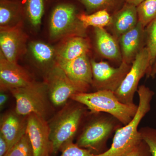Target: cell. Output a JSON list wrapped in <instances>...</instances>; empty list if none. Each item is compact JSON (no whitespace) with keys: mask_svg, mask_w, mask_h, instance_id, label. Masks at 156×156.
Instances as JSON below:
<instances>
[{"mask_svg":"<svg viewBox=\"0 0 156 156\" xmlns=\"http://www.w3.org/2000/svg\"><path fill=\"white\" fill-rule=\"evenodd\" d=\"M137 92L139 103L135 116L128 124L116 131L110 148L95 156H126L142 141L138 127L144 117L150 111L154 93L144 85L139 86Z\"/></svg>","mask_w":156,"mask_h":156,"instance_id":"cell-1","label":"cell"},{"mask_svg":"<svg viewBox=\"0 0 156 156\" xmlns=\"http://www.w3.org/2000/svg\"><path fill=\"white\" fill-rule=\"evenodd\" d=\"M71 99L87 107L92 113L111 115L124 126L132 119L138 108V105L134 104L127 105L121 102L114 92L108 90L81 92L73 95Z\"/></svg>","mask_w":156,"mask_h":156,"instance_id":"cell-2","label":"cell"},{"mask_svg":"<svg viewBox=\"0 0 156 156\" xmlns=\"http://www.w3.org/2000/svg\"><path fill=\"white\" fill-rule=\"evenodd\" d=\"M83 106L78 102L68 105L48 123L52 154L57 153L66 144L73 141L85 115Z\"/></svg>","mask_w":156,"mask_h":156,"instance_id":"cell-3","label":"cell"},{"mask_svg":"<svg viewBox=\"0 0 156 156\" xmlns=\"http://www.w3.org/2000/svg\"><path fill=\"white\" fill-rule=\"evenodd\" d=\"M10 92L16 101L15 111L17 114L25 117L36 115L46 119L50 108V100L45 82L34 81L26 87Z\"/></svg>","mask_w":156,"mask_h":156,"instance_id":"cell-4","label":"cell"},{"mask_svg":"<svg viewBox=\"0 0 156 156\" xmlns=\"http://www.w3.org/2000/svg\"><path fill=\"white\" fill-rule=\"evenodd\" d=\"M76 6L69 2L59 3L53 8L50 16L49 34L56 41L73 36L86 37V29L78 17Z\"/></svg>","mask_w":156,"mask_h":156,"instance_id":"cell-5","label":"cell"},{"mask_svg":"<svg viewBox=\"0 0 156 156\" xmlns=\"http://www.w3.org/2000/svg\"><path fill=\"white\" fill-rule=\"evenodd\" d=\"M120 125L122 124L111 115H100L84 127L76 144L90 151H98L112 134L122 127Z\"/></svg>","mask_w":156,"mask_h":156,"instance_id":"cell-6","label":"cell"},{"mask_svg":"<svg viewBox=\"0 0 156 156\" xmlns=\"http://www.w3.org/2000/svg\"><path fill=\"white\" fill-rule=\"evenodd\" d=\"M45 82L50 102L56 106L64 105L73 95L88 92L89 88L72 80L56 63L48 69Z\"/></svg>","mask_w":156,"mask_h":156,"instance_id":"cell-7","label":"cell"},{"mask_svg":"<svg viewBox=\"0 0 156 156\" xmlns=\"http://www.w3.org/2000/svg\"><path fill=\"white\" fill-rule=\"evenodd\" d=\"M150 69L149 53L145 47L137 54L130 70L114 92L121 102L125 104H134V96L137 92L140 81L145 75L147 76Z\"/></svg>","mask_w":156,"mask_h":156,"instance_id":"cell-8","label":"cell"},{"mask_svg":"<svg viewBox=\"0 0 156 156\" xmlns=\"http://www.w3.org/2000/svg\"><path fill=\"white\" fill-rule=\"evenodd\" d=\"M92 86L96 91L108 90L115 92L119 88L131 69V64L122 62L119 66L113 67L105 62L91 60Z\"/></svg>","mask_w":156,"mask_h":156,"instance_id":"cell-9","label":"cell"},{"mask_svg":"<svg viewBox=\"0 0 156 156\" xmlns=\"http://www.w3.org/2000/svg\"><path fill=\"white\" fill-rule=\"evenodd\" d=\"M26 134L32 148L33 156H49L51 152L49 124L44 118L32 114L27 116Z\"/></svg>","mask_w":156,"mask_h":156,"instance_id":"cell-10","label":"cell"},{"mask_svg":"<svg viewBox=\"0 0 156 156\" xmlns=\"http://www.w3.org/2000/svg\"><path fill=\"white\" fill-rule=\"evenodd\" d=\"M27 37L23 30V24L1 28V53L9 61L17 63L26 52Z\"/></svg>","mask_w":156,"mask_h":156,"instance_id":"cell-11","label":"cell"},{"mask_svg":"<svg viewBox=\"0 0 156 156\" xmlns=\"http://www.w3.org/2000/svg\"><path fill=\"white\" fill-rule=\"evenodd\" d=\"M0 56L1 91L22 88L34 81L30 74L17 63L9 61L1 53Z\"/></svg>","mask_w":156,"mask_h":156,"instance_id":"cell-12","label":"cell"},{"mask_svg":"<svg viewBox=\"0 0 156 156\" xmlns=\"http://www.w3.org/2000/svg\"><path fill=\"white\" fill-rule=\"evenodd\" d=\"M118 41L122 62L131 65L137 54L145 47V28L138 22L134 28L121 36Z\"/></svg>","mask_w":156,"mask_h":156,"instance_id":"cell-13","label":"cell"},{"mask_svg":"<svg viewBox=\"0 0 156 156\" xmlns=\"http://www.w3.org/2000/svg\"><path fill=\"white\" fill-rule=\"evenodd\" d=\"M56 63L75 83L89 88L92 85V66L87 54L72 60H56Z\"/></svg>","mask_w":156,"mask_h":156,"instance_id":"cell-14","label":"cell"},{"mask_svg":"<svg viewBox=\"0 0 156 156\" xmlns=\"http://www.w3.org/2000/svg\"><path fill=\"white\" fill-rule=\"evenodd\" d=\"M111 18L108 27L118 41L121 36L134 28L138 23L136 7L125 2L111 15Z\"/></svg>","mask_w":156,"mask_h":156,"instance_id":"cell-15","label":"cell"},{"mask_svg":"<svg viewBox=\"0 0 156 156\" xmlns=\"http://www.w3.org/2000/svg\"><path fill=\"white\" fill-rule=\"evenodd\" d=\"M27 116H23L15 112L3 115L0 122V134L8 143L9 150L26 133Z\"/></svg>","mask_w":156,"mask_h":156,"instance_id":"cell-16","label":"cell"},{"mask_svg":"<svg viewBox=\"0 0 156 156\" xmlns=\"http://www.w3.org/2000/svg\"><path fill=\"white\" fill-rule=\"evenodd\" d=\"M90 43L86 37L73 36L66 38L56 49V60H70L89 53Z\"/></svg>","mask_w":156,"mask_h":156,"instance_id":"cell-17","label":"cell"},{"mask_svg":"<svg viewBox=\"0 0 156 156\" xmlns=\"http://www.w3.org/2000/svg\"><path fill=\"white\" fill-rule=\"evenodd\" d=\"M95 44L102 57L122 62V56L119 41L104 28H95Z\"/></svg>","mask_w":156,"mask_h":156,"instance_id":"cell-18","label":"cell"},{"mask_svg":"<svg viewBox=\"0 0 156 156\" xmlns=\"http://www.w3.org/2000/svg\"><path fill=\"white\" fill-rule=\"evenodd\" d=\"M24 15L22 5L19 1H0L1 28L14 27L23 24Z\"/></svg>","mask_w":156,"mask_h":156,"instance_id":"cell-19","label":"cell"},{"mask_svg":"<svg viewBox=\"0 0 156 156\" xmlns=\"http://www.w3.org/2000/svg\"><path fill=\"white\" fill-rule=\"evenodd\" d=\"M29 48L33 58L40 64L52 66L56 63V49L50 45L35 41L30 42Z\"/></svg>","mask_w":156,"mask_h":156,"instance_id":"cell-20","label":"cell"},{"mask_svg":"<svg viewBox=\"0 0 156 156\" xmlns=\"http://www.w3.org/2000/svg\"><path fill=\"white\" fill-rule=\"evenodd\" d=\"M23 12L31 25L40 27L44 14L45 0H23Z\"/></svg>","mask_w":156,"mask_h":156,"instance_id":"cell-21","label":"cell"},{"mask_svg":"<svg viewBox=\"0 0 156 156\" xmlns=\"http://www.w3.org/2000/svg\"><path fill=\"white\" fill-rule=\"evenodd\" d=\"M78 17L86 29L89 27L104 28L110 24L112 18L109 12L105 10H99L92 14L79 13Z\"/></svg>","mask_w":156,"mask_h":156,"instance_id":"cell-22","label":"cell"},{"mask_svg":"<svg viewBox=\"0 0 156 156\" xmlns=\"http://www.w3.org/2000/svg\"><path fill=\"white\" fill-rule=\"evenodd\" d=\"M83 5L89 14L99 10H105L109 12L118 10L119 6L125 0H73Z\"/></svg>","mask_w":156,"mask_h":156,"instance_id":"cell-23","label":"cell"},{"mask_svg":"<svg viewBox=\"0 0 156 156\" xmlns=\"http://www.w3.org/2000/svg\"><path fill=\"white\" fill-rule=\"evenodd\" d=\"M138 22L145 28L156 19V0H144L136 6Z\"/></svg>","mask_w":156,"mask_h":156,"instance_id":"cell-24","label":"cell"},{"mask_svg":"<svg viewBox=\"0 0 156 156\" xmlns=\"http://www.w3.org/2000/svg\"><path fill=\"white\" fill-rule=\"evenodd\" d=\"M145 35L146 47L149 53L151 69L156 59V19L145 27Z\"/></svg>","mask_w":156,"mask_h":156,"instance_id":"cell-25","label":"cell"},{"mask_svg":"<svg viewBox=\"0 0 156 156\" xmlns=\"http://www.w3.org/2000/svg\"><path fill=\"white\" fill-rule=\"evenodd\" d=\"M4 156H33L30 140L26 133Z\"/></svg>","mask_w":156,"mask_h":156,"instance_id":"cell-26","label":"cell"},{"mask_svg":"<svg viewBox=\"0 0 156 156\" xmlns=\"http://www.w3.org/2000/svg\"><path fill=\"white\" fill-rule=\"evenodd\" d=\"M143 140L147 144L152 156H156V128L142 127L139 129Z\"/></svg>","mask_w":156,"mask_h":156,"instance_id":"cell-27","label":"cell"},{"mask_svg":"<svg viewBox=\"0 0 156 156\" xmlns=\"http://www.w3.org/2000/svg\"><path fill=\"white\" fill-rule=\"evenodd\" d=\"M60 156H95L91 151L83 148L74 144L73 141L68 143L62 148Z\"/></svg>","mask_w":156,"mask_h":156,"instance_id":"cell-28","label":"cell"},{"mask_svg":"<svg viewBox=\"0 0 156 156\" xmlns=\"http://www.w3.org/2000/svg\"><path fill=\"white\" fill-rule=\"evenodd\" d=\"M126 156H152L148 147L143 140Z\"/></svg>","mask_w":156,"mask_h":156,"instance_id":"cell-29","label":"cell"},{"mask_svg":"<svg viewBox=\"0 0 156 156\" xmlns=\"http://www.w3.org/2000/svg\"><path fill=\"white\" fill-rule=\"evenodd\" d=\"M9 150L8 143L2 135L0 134V156H4Z\"/></svg>","mask_w":156,"mask_h":156,"instance_id":"cell-30","label":"cell"},{"mask_svg":"<svg viewBox=\"0 0 156 156\" xmlns=\"http://www.w3.org/2000/svg\"><path fill=\"white\" fill-rule=\"evenodd\" d=\"M148 77H151L154 78L156 76V59L155 60L152 66L151 67L150 71L149 73L148 74L147 76Z\"/></svg>","mask_w":156,"mask_h":156,"instance_id":"cell-31","label":"cell"},{"mask_svg":"<svg viewBox=\"0 0 156 156\" xmlns=\"http://www.w3.org/2000/svg\"><path fill=\"white\" fill-rule=\"evenodd\" d=\"M8 96L6 94L3 93V92L2 91V92H1L0 94V107L1 108L3 107V106L5 104L6 102L8 100Z\"/></svg>","mask_w":156,"mask_h":156,"instance_id":"cell-32","label":"cell"},{"mask_svg":"<svg viewBox=\"0 0 156 156\" xmlns=\"http://www.w3.org/2000/svg\"><path fill=\"white\" fill-rule=\"evenodd\" d=\"M144 1V0H125V2L131 4L136 7Z\"/></svg>","mask_w":156,"mask_h":156,"instance_id":"cell-33","label":"cell"},{"mask_svg":"<svg viewBox=\"0 0 156 156\" xmlns=\"http://www.w3.org/2000/svg\"><path fill=\"white\" fill-rule=\"evenodd\" d=\"M13 1H20V0H13Z\"/></svg>","mask_w":156,"mask_h":156,"instance_id":"cell-34","label":"cell"}]
</instances>
